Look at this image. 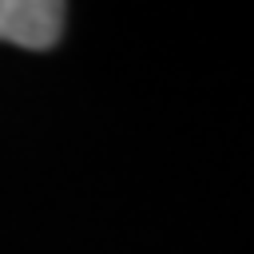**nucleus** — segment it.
Returning a JSON list of instances; mask_svg holds the SVG:
<instances>
[{
  "label": "nucleus",
  "instance_id": "f257e3e1",
  "mask_svg": "<svg viewBox=\"0 0 254 254\" xmlns=\"http://www.w3.org/2000/svg\"><path fill=\"white\" fill-rule=\"evenodd\" d=\"M64 16L67 8L56 0H0V40L28 52H48L64 32Z\"/></svg>",
  "mask_w": 254,
  "mask_h": 254
}]
</instances>
